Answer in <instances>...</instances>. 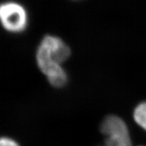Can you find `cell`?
I'll use <instances>...</instances> for the list:
<instances>
[{
	"mask_svg": "<svg viewBox=\"0 0 146 146\" xmlns=\"http://www.w3.org/2000/svg\"><path fill=\"white\" fill-rule=\"evenodd\" d=\"M133 118L137 124L146 131V102L139 104L135 108Z\"/></svg>",
	"mask_w": 146,
	"mask_h": 146,
	"instance_id": "obj_4",
	"label": "cell"
},
{
	"mask_svg": "<svg viewBox=\"0 0 146 146\" xmlns=\"http://www.w3.org/2000/svg\"><path fill=\"white\" fill-rule=\"evenodd\" d=\"M0 146H19L14 140L8 137H2L0 140Z\"/></svg>",
	"mask_w": 146,
	"mask_h": 146,
	"instance_id": "obj_5",
	"label": "cell"
},
{
	"mask_svg": "<svg viewBox=\"0 0 146 146\" xmlns=\"http://www.w3.org/2000/svg\"><path fill=\"white\" fill-rule=\"evenodd\" d=\"M0 18L3 29L13 33L23 32L28 25V14L23 5L14 1L2 3Z\"/></svg>",
	"mask_w": 146,
	"mask_h": 146,
	"instance_id": "obj_2",
	"label": "cell"
},
{
	"mask_svg": "<svg viewBox=\"0 0 146 146\" xmlns=\"http://www.w3.org/2000/svg\"><path fill=\"white\" fill-rule=\"evenodd\" d=\"M70 49L60 38L53 35L43 37L36 53L37 66L50 83L59 81L66 72L61 64L70 56Z\"/></svg>",
	"mask_w": 146,
	"mask_h": 146,
	"instance_id": "obj_1",
	"label": "cell"
},
{
	"mask_svg": "<svg viewBox=\"0 0 146 146\" xmlns=\"http://www.w3.org/2000/svg\"><path fill=\"white\" fill-rule=\"evenodd\" d=\"M100 130L106 137L129 134V129L125 121L114 115L107 116L103 120Z\"/></svg>",
	"mask_w": 146,
	"mask_h": 146,
	"instance_id": "obj_3",
	"label": "cell"
},
{
	"mask_svg": "<svg viewBox=\"0 0 146 146\" xmlns=\"http://www.w3.org/2000/svg\"><path fill=\"white\" fill-rule=\"evenodd\" d=\"M104 146H109V145H104Z\"/></svg>",
	"mask_w": 146,
	"mask_h": 146,
	"instance_id": "obj_6",
	"label": "cell"
}]
</instances>
